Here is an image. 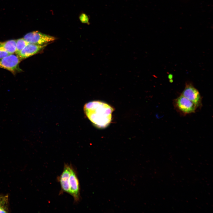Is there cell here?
Masks as SVG:
<instances>
[{
	"label": "cell",
	"mask_w": 213,
	"mask_h": 213,
	"mask_svg": "<svg viewBox=\"0 0 213 213\" xmlns=\"http://www.w3.org/2000/svg\"><path fill=\"white\" fill-rule=\"evenodd\" d=\"M84 110L88 118L96 126L104 128L111 123L114 109L105 102L95 101L85 104Z\"/></svg>",
	"instance_id": "6da1fadb"
},
{
	"label": "cell",
	"mask_w": 213,
	"mask_h": 213,
	"mask_svg": "<svg viewBox=\"0 0 213 213\" xmlns=\"http://www.w3.org/2000/svg\"><path fill=\"white\" fill-rule=\"evenodd\" d=\"M173 104L176 110L183 115L193 113L198 108L194 103L181 95L174 100Z\"/></svg>",
	"instance_id": "7a4b0ae2"
},
{
	"label": "cell",
	"mask_w": 213,
	"mask_h": 213,
	"mask_svg": "<svg viewBox=\"0 0 213 213\" xmlns=\"http://www.w3.org/2000/svg\"><path fill=\"white\" fill-rule=\"evenodd\" d=\"M24 39L29 43L43 45L54 41L56 38L43 34L38 31H34L26 34Z\"/></svg>",
	"instance_id": "3957f363"
},
{
	"label": "cell",
	"mask_w": 213,
	"mask_h": 213,
	"mask_svg": "<svg viewBox=\"0 0 213 213\" xmlns=\"http://www.w3.org/2000/svg\"><path fill=\"white\" fill-rule=\"evenodd\" d=\"M22 59L17 54H12L0 59V67L13 73L19 71V64Z\"/></svg>",
	"instance_id": "277c9868"
},
{
	"label": "cell",
	"mask_w": 213,
	"mask_h": 213,
	"mask_svg": "<svg viewBox=\"0 0 213 213\" xmlns=\"http://www.w3.org/2000/svg\"><path fill=\"white\" fill-rule=\"evenodd\" d=\"M194 103L198 108L202 104V97L198 91L191 83H186L181 94Z\"/></svg>",
	"instance_id": "5b68a950"
},
{
	"label": "cell",
	"mask_w": 213,
	"mask_h": 213,
	"mask_svg": "<svg viewBox=\"0 0 213 213\" xmlns=\"http://www.w3.org/2000/svg\"><path fill=\"white\" fill-rule=\"evenodd\" d=\"M69 194L72 196L75 202H78L80 197V185L77 173L73 167L69 178Z\"/></svg>",
	"instance_id": "8992f818"
},
{
	"label": "cell",
	"mask_w": 213,
	"mask_h": 213,
	"mask_svg": "<svg viewBox=\"0 0 213 213\" xmlns=\"http://www.w3.org/2000/svg\"><path fill=\"white\" fill-rule=\"evenodd\" d=\"M72 166L71 165L65 164L63 170L60 175L58 178L62 192L69 194V179Z\"/></svg>",
	"instance_id": "52a82bcc"
},
{
	"label": "cell",
	"mask_w": 213,
	"mask_h": 213,
	"mask_svg": "<svg viewBox=\"0 0 213 213\" xmlns=\"http://www.w3.org/2000/svg\"><path fill=\"white\" fill-rule=\"evenodd\" d=\"M47 44L40 45L29 43L17 55L22 59H25L38 53Z\"/></svg>",
	"instance_id": "ba28073f"
},
{
	"label": "cell",
	"mask_w": 213,
	"mask_h": 213,
	"mask_svg": "<svg viewBox=\"0 0 213 213\" xmlns=\"http://www.w3.org/2000/svg\"><path fill=\"white\" fill-rule=\"evenodd\" d=\"M0 50L5 51L10 54H14L16 50V40L0 42Z\"/></svg>",
	"instance_id": "9c48e42d"
},
{
	"label": "cell",
	"mask_w": 213,
	"mask_h": 213,
	"mask_svg": "<svg viewBox=\"0 0 213 213\" xmlns=\"http://www.w3.org/2000/svg\"><path fill=\"white\" fill-rule=\"evenodd\" d=\"M9 212V196L0 194V213Z\"/></svg>",
	"instance_id": "30bf717a"
},
{
	"label": "cell",
	"mask_w": 213,
	"mask_h": 213,
	"mask_svg": "<svg viewBox=\"0 0 213 213\" xmlns=\"http://www.w3.org/2000/svg\"><path fill=\"white\" fill-rule=\"evenodd\" d=\"M24 38H20L16 40V50L15 54H17L28 44Z\"/></svg>",
	"instance_id": "8fae6325"
},
{
	"label": "cell",
	"mask_w": 213,
	"mask_h": 213,
	"mask_svg": "<svg viewBox=\"0 0 213 213\" xmlns=\"http://www.w3.org/2000/svg\"><path fill=\"white\" fill-rule=\"evenodd\" d=\"M9 54H10L5 51L0 50V59L5 57Z\"/></svg>",
	"instance_id": "7c38bea8"
}]
</instances>
